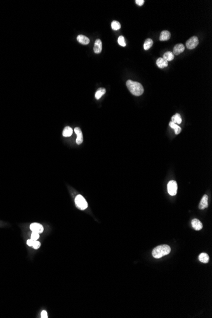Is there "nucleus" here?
Instances as JSON below:
<instances>
[{"mask_svg": "<svg viewBox=\"0 0 212 318\" xmlns=\"http://www.w3.org/2000/svg\"><path fill=\"white\" fill-rule=\"evenodd\" d=\"M177 183L176 181L175 180H171L168 184L167 189L168 192L169 193L170 195L171 196H175L177 194Z\"/></svg>", "mask_w": 212, "mask_h": 318, "instance_id": "obj_4", "label": "nucleus"}, {"mask_svg": "<svg viewBox=\"0 0 212 318\" xmlns=\"http://www.w3.org/2000/svg\"><path fill=\"white\" fill-rule=\"evenodd\" d=\"M111 27L114 31L119 30L121 28V24H120V23L119 22L114 20V21L112 22V23H111Z\"/></svg>", "mask_w": 212, "mask_h": 318, "instance_id": "obj_22", "label": "nucleus"}, {"mask_svg": "<svg viewBox=\"0 0 212 318\" xmlns=\"http://www.w3.org/2000/svg\"><path fill=\"white\" fill-rule=\"evenodd\" d=\"M171 252L170 247L166 245H160L156 247L152 252V256L156 258H160L168 255Z\"/></svg>", "mask_w": 212, "mask_h": 318, "instance_id": "obj_2", "label": "nucleus"}, {"mask_svg": "<svg viewBox=\"0 0 212 318\" xmlns=\"http://www.w3.org/2000/svg\"><path fill=\"white\" fill-rule=\"evenodd\" d=\"M208 196L207 195H204L203 197H202V199L200 201V203L199 205V208L200 210H204L207 208L208 206Z\"/></svg>", "mask_w": 212, "mask_h": 318, "instance_id": "obj_10", "label": "nucleus"}, {"mask_svg": "<svg viewBox=\"0 0 212 318\" xmlns=\"http://www.w3.org/2000/svg\"><path fill=\"white\" fill-rule=\"evenodd\" d=\"M41 317L42 318H47L48 317V314H47V312H46V311H43L41 312Z\"/></svg>", "mask_w": 212, "mask_h": 318, "instance_id": "obj_27", "label": "nucleus"}, {"mask_svg": "<svg viewBox=\"0 0 212 318\" xmlns=\"http://www.w3.org/2000/svg\"><path fill=\"white\" fill-rule=\"evenodd\" d=\"M77 40L82 45H88L90 43V39L88 38L84 35H78L77 37Z\"/></svg>", "mask_w": 212, "mask_h": 318, "instance_id": "obj_14", "label": "nucleus"}, {"mask_svg": "<svg viewBox=\"0 0 212 318\" xmlns=\"http://www.w3.org/2000/svg\"><path fill=\"white\" fill-rule=\"evenodd\" d=\"M39 238V233L33 232L32 234H31V239H33L34 241H36V240H38Z\"/></svg>", "mask_w": 212, "mask_h": 318, "instance_id": "obj_24", "label": "nucleus"}, {"mask_svg": "<svg viewBox=\"0 0 212 318\" xmlns=\"http://www.w3.org/2000/svg\"><path fill=\"white\" fill-rule=\"evenodd\" d=\"M153 45V41L150 38L146 39V40L144 42V48L145 50H147L149 48H151L152 46Z\"/></svg>", "mask_w": 212, "mask_h": 318, "instance_id": "obj_20", "label": "nucleus"}, {"mask_svg": "<svg viewBox=\"0 0 212 318\" xmlns=\"http://www.w3.org/2000/svg\"><path fill=\"white\" fill-rule=\"evenodd\" d=\"M75 203L77 208L82 210H84L88 207V203H87L86 201L80 194L75 197Z\"/></svg>", "mask_w": 212, "mask_h": 318, "instance_id": "obj_3", "label": "nucleus"}, {"mask_svg": "<svg viewBox=\"0 0 212 318\" xmlns=\"http://www.w3.org/2000/svg\"><path fill=\"white\" fill-rule=\"evenodd\" d=\"M73 132V131L72 128H71L70 126H66V127L64 128L63 132H62V135L65 137H70V136L72 135Z\"/></svg>", "mask_w": 212, "mask_h": 318, "instance_id": "obj_16", "label": "nucleus"}, {"mask_svg": "<svg viewBox=\"0 0 212 318\" xmlns=\"http://www.w3.org/2000/svg\"><path fill=\"white\" fill-rule=\"evenodd\" d=\"M156 65L160 69H163V68L166 67L168 65V62L166 61L163 58H158L156 60Z\"/></svg>", "mask_w": 212, "mask_h": 318, "instance_id": "obj_12", "label": "nucleus"}, {"mask_svg": "<svg viewBox=\"0 0 212 318\" xmlns=\"http://www.w3.org/2000/svg\"><path fill=\"white\" fill-rule=\"evenodd\" d=\"M30 229L31 231H32L33 232L41 234L43 232V231H44V228H43V226L41 224H40L39 223H36L35 222V223H33L30 225Z\"/></svg>", "mask_w": 212, "mask_h": 318, "instance_id": "obj_6", "label": "nucleus"}, {"mask_svg": "<svg viewBox=\"0 0 212 318\" xmlns=\"http://www.w3.org/2000/svg\"><path fill=\"white\" fill-rule=\"evenodd\" d=\"M126 86L128 88L130 93L135 96H140L144 93V89L140 83L133 81L132 80H128L126 81Z\"/></svg>", "mask_w": 212, "mask_h": 318, "instance_id": "obj_1", "label": "nucleus"}, {"mask_svg": "<svg viewBox=\"0 0 212 318\" xmlns=\"http://www.w3.org/2000/svg\"><path fill=\"white\" fill-rule=\"evenodd\" d=\"M102 50V41L100 39H96L95 42L94 47H93V51L95 54H100L101 53Z\"/></svg>", "mask_w": 212, "mask_h": 318, "instance_id": "obj_8", "label": "nucleus"}, {"mask_svg": "<svg viewBox=\"0 0 212 318\" xmlns=\"http://www.w3.org/2000/svg\"><path fill=\"white\" fill-rule=\"evenodd\" d=\"M34 242V241L33 240V239H28V240L27 241V245L28 246H33Z\"/></svg>", "mask_w": 212, "mask_h": 318, "instance_id": "obj_28", "label": "nucleus"}, {"mask_svg": "<svg viewBox=\"0 0 212 318\" xmlns=\"http://www.w3.org/2000/svg\"><path fill=\"white\" fill-rule=\"evenodd\" d=\"M144 2H145L144 0H136L135 1L136 4L138 5L139 6H142L144 4Z\"/></svg>", "mask_w": 212, "mask_h": 318, "instance_id": "obj_26", "label": "nucleus"}, {"mask_svg": "<svg viewBox=\"0 0 212 318\" xmlns=\"http://www.w3.org/2000/svg\"><path fill=\"white\" fill-rule=\"evenodd\" d=\"M118 42L119 43V45L121 47H125L126 46V42L123 36H120L118 39Z\"/></svg>", "mask_w": 212, "mask_h": 318, "instance_id": "obj_23", "label": "nucleus"}, {"mask_svg": "<svg viewBox=\"0 0 212 318\" xmlns=\"http://www.w3.org/2000/svg\"><path fill=\"white\" fill-rule=\"evenodd\" d=\"M171 37V34L168 31H163L160 34V40L161 41H168L169 40Z\"/></svg>", "mask_w": 212, "mask_h": 318, "instance_id": "obj_13", "label": "nucleus"}, {"mask_svg": "<svg viewBox=\"0 0 212 318\" xmlns=\"http://www.w3.org/2000/svg\"><path fill=\"white\" fill-rule=\"evenodd\" d=\"M171 121H172L175 124H180L182 123V118L179 114L177 113L171 117Z\"/></svg>", "mask_w": 212, "mask_h": 318, "instance_id": "obj_17", "label": "nucleus"}, {"mask_svg": "<svg viewBox=\"0 0 212 318\" xmlns=\"http://www.w3.org/2000/svg\"><path fill=\"white\" fill-rule=\"evenodd\" d=\"M191 224L193 229H194L196 231H199L202 228V224L198 219H193L191 222Z\"/></svg>", "mask_w": 212, "mask_h": 318, "instance_id": "obj_11", "label": "nucleus"}, {"mask_svg": "<svg viewBox=\"0 0 212 318\" xmlns=\"http://www.w3.org/2000/svg\"><path fill=\"white\" fill-rule=\"evenodd\" d=\"M105 93H106V90L104 88H99L95 93V98L97 100L100 99V98H101Z\"/></svg>", "mask_w": 212, "mask_h": 318, "instance_id": "obj_18", "label": "nucleus"}, {"mask_svg": "<svg viewBox=\"0 0 212 318\" xmlns=\"http://www.w3.org/2000/svg\"><path fill=\"white\" fill-rule=\"evenodd\" d=\"M169 125L171 128H173L174 130L175 133L176 135L179 134L180 133V132H181V128H180V126H178L177 125L175 124V123H173L172 121L170 122Z\"/></svg>", "mask_w": 212, "mask_h": 318, "instance_id": "obj_19", "label": "nucleus"}, {"mask_svg": "<svg viewBox=\"0 0 212 318\" xmlns=\"http://www.w3.org/2000/svg\"><path fill=\"white\" fill-rule=\"evenodd\" d=\"M40 246H41V243H40L39 241H34V242L33 243V247L34 249H38Z\"/></svg>", "mask_w": 212, "mask_h": 318, "instance_id": "obj_25", "label": "nucleus"}, {"mask_svg": "<svg viewBox=\"0 0 212 318\" xmlns=\"http://www.w3.org/2000/svg\"><path fill=\"white\" fill-rule=\"evenodd\" d=\"M184 50H185L184 45L180 43V44H177V45H176L175 46L174 48H173V50L172 53L173 54V55H178L181 53H182V52Z\"/></svg>", "mask_w": 212, "mask_h": 318, "instance_id": "obj_9", "label": "nucleus"}, {"mask_svg": "<svg viewBox=\"0 0 212 318\" xmlns=\"http://www.w3.org/2000/svg\"><path fill=\"white\" fill-rule=\"evenodd\" d=\"M163 58L168 62L171 61V60H173L174 55L171 52H167L163 55Z\"/></svg>", "mask_w": 212, "mask_h": 318, "instance_id": "obj_21", "label": "nucleus"}, {"mask_svg": "<svg viewBox=\"0 0 212 318\" xmlns=\"http://www.w3.org/2000/svg\"><path fill=\"white\" fill-rule=\"evenodd\" d=\"M74 132H75L76 134L77 135V138L76 140V144L77 145L82 144L83 142V137L82 130H81L79 127H76L74 128Z\"/></svg>", "mask_w": 212, "mask_h": 318, "instance_id": "obj_7", "label": "nucleus"}, {"mask_svg": "<svg viewBox=\"0 0 212 318\" xmlns=\"http://www.w3.org/2000/svg\"><path fill=\"white\" fill-rule=\"evenodd\" d=\"M199 261L201 262L202 263L207 264L209 262L210 258H209V256L207 254H205V253H202V254H201L200 255H199Z\"/></svg>", "mask_w": 212, "mask_h": 318, "instance_id": "obj_15", "label": "nucleus"}, {"mask_svg": "<svg viewBox=\"0 0 212 318\" xmlns=\"http://www.w3.org/2000/svg\"><path fill=\"white\" fill-rule=\"evenodd\" d=\"M199 44V39L196 36H192L186 41V47L189 50L195 48Z\"/></svg>", "mask_w": 212, "mask_h": 318, "instance_id": "obj_5", "label": "nucleus"}]
</instances>
